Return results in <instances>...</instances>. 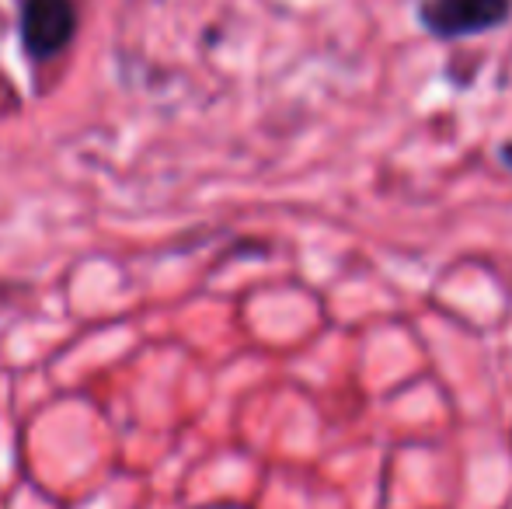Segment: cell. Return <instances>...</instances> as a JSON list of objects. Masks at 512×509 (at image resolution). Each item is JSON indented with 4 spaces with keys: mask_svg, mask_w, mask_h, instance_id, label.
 <instances>
[{
    "mask_svg": "<svg viewBox=\"0 0 512 509\" xmlns=\"http://www.w3.org/2000/svg\"><path fill=\"white\" fill-rule=\"evenodd\" d=\"M512 18V0H422L418 21L436 39H471Z\"/></svg>",
    "mask_w": 512,
    "mask_h": 509,
    "instance_id": "cell-1",
    "label": "cell"
},
{
    "mask_svg": "<svg viewBox=\"0 0 512 509\" xmlns=\"http://www.w3.org/2000/svg\"><path fill=\"white\" fill-rule=\"evenodd\" d=\"M77 32L74 0H25L21 4V46L32 60H53Z\"/></svg>",
    "mask_w": 512,
    "mask_h": 509,
    "instance_id": "cell-2",
    "label": "cell"
},
{
    "mask_svg": "<svg viewBox=\"0 0 512 509\" xmlns=\"http://www.w3.org/2000/svg\"><path fill=\"white\" fill-rule=\"evenodd\" d=\"M499 157H502V164H506V168L512 171V140L502 143V147H499Z\"/></svg>",
    "mask_w": 512,
    "mask_h": 509,
    "instance_id": "cell-3",
    "label": "cell"
}]
</instances>
